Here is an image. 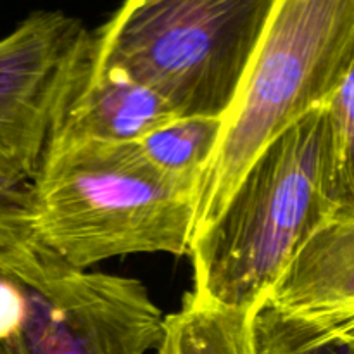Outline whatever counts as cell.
Instances as JSON below:
<instances>
[{"label":"cell","mask_w":354,"mask_h":354,"mask_svg":"<svg viewBox=\"0 0 354 354\" xmlns=\"http://www.w3.org/2000/svg\"><path fill=\"white\" fill-rule=\"evenodd\" d=\"M37 239L75 270L128 254L189 256L199 196L162 178L137 144H50L31 180Z\"/></svg>","instance_id":"2"},{"label":"cell","mask_w":354,"mask_h":354,"mask_svg":"<svg viewBox=\"0 0 354 354\" xmlns=\"http://www.w3.org/2000/svg\"><path fill=\"white\" fill-rule=\"evenodd\" d=\"M277 0H123L93 33V71L147 86L178 118H221L241 93Z\"/></svg>","instance_id":"3"},{"label":"cell","mask_w":354,"mask_h":354,"mask_svg":"<svg viewBox=\"0 0 354 354\" xmlns=\"http://www.w3.org/2000/svg\"><path fill=\"white\" fill-rule=\"evenodd\" d=\"M223 124L221 118H176L135 144L162 178L199 196Z\"/></svg>","instance_id":"9"},{"label":"cell","mask_w":354,"mask_h":354,"mask_svg":"<svg viewBox=\"0 0 354 354\" xmlns=\"http://www.w3.org/2000/svg\"><path fill=\"white\" fill-rule=\"evenodd\" d=\"M19 286L0 354H147L165 339L166 317L137 279L59 259L40 282Z\"/></svg>","instance_id":"5"},{"label":"cell","mask_w":354,"mask_h":354,"mask_svg":"<svg viewBox=\"0 0 354 354\" xmlns=\"http://www.w3.org/2000/svg\"><path fill=\"white\" fill-rule=\"evenodd\" d=\"M158 354H165V353H161V351H158Z\"/></svg>","instance_id":"14"},{"label":"cell","mask_w":354,"mask_h":354,"mask_svg":"<svg viewBox=\"0 0 354 354\" xmlns=\"http://www.w3.org/2000/svg\"><path fill=\"white\" fill-rule=\"evenodd\" d=\"M334 144V183L339 207H354V61L327 102Z\"/></svg>","instance_id":"13"},{"label":"cell","mask_w":354,"mask_h":354,"mask_svg":"<svg viewBox=\"0 0 354 354\" xmlns=\"http://www.w3.org/2000/svg\"><path fill=\"white\" fill-rule=\"evenodd\" d=\"M57 261L37 239L31 182L0 178V279L35 286Z\"/></svg>","instance_id":"11"},{"label":"cell","mask_w":354,"mask_h":354,"mask_svg":"<svg viewBox=\"0 0 354 354\" xmlns=\"http://www.w3.org/2000/svg\"><path fill=\"white\" fill-rule=\"evenodd\" d=\"M337 209L327 104L252 159L216 218L194 235V294L252 311L297 249Z\"/></svg>","instance_id":"1"},{"label":"cell","mask_w":354,"mask_h":354,"mask_svg":"<svg viewBox=\"0 0 354 354\" xmlns=\"http://www.w3.org/2000/svg\"><path fill=\"white\" fill-rule=\"evenodd\" d=\"M353 342V348H354V341H351Z\"/></svg>","instance_id":"15"},{"label":"cell","mask_w":354,"mask_h":354,"mask_svg":"<svg viewBox=\"0 0 354 354\" xmlns=\"http://www.w3.org/2000/svg\"><path fill=\"white\" fill-rule=\"evenodd\" d=\"M251 341L254 354H354L351 341L334 337L268 301L251 311Z\"/></svg>","instance_id":"12"},{"label":"cell","mask_w":354,"mask_h":354,"mask_svg":"<svg viewBox=\"0 0 354 354\" xmlns=\"http://www.w3.org/2000/svg\"><path fill=\"white\" fill-rule=\"evenodd\" d=\"M176 118L168 102L147 86L116 73L90 68L66 107L50 144H130Z\"/></svg>","instance_id":"8"},{"label":"cell","mask_w":354,"mask_h":354,"mask_svg":"<svg viewBox=\"0 0 354 354\" xmlns=\"http://www.w3.org/2000/svg\"><path fill=\"white\" fill-rule=\"evenodd\" d=\"M165 354H254L251 311L209 303L187 292L180 310L165 320Z\"/></svg>","instance_id":"10"},{"label":"cell","mask_w":354,"mask_h":354,"mask_svg":"<svg viewBox=\"0 0 354 354\" xmlns=\"http://www.w3.org/2000/svg\"><path fill=\"white\" fill-rule=\"evenodd\" d=\"M92 55L93 33L62 10H35L0 38V178H35Z\"/></svg>","instance_id":"6"},{"label":"cell","mask_w":354,"mask_h":354,"mask_svg":"<svg viewBox=\"0 0 354 354\" xmlns=\"http://www.w3.org/2000/svg\"><path fill=\"white\" fill-rule=\"evenodd\" d=\"M353 61L354 0H277L203 180L196 234L266 144L332 99Z\"/></svg>","instance_id":"4"},{"label":"cell","mask_w":354,"mask_h":354,"mask_svg":"<svg viewBox=\"0 0 354 354\" xmlns=\"http://www.w3.org/2000/svg\"><path fill=\"white\" fill-rule=\"evenodd\" d=\"M263 301L354 341V207L335 209L308 237Z\"/></svg>","instance_id":"7"}]
</instances>
